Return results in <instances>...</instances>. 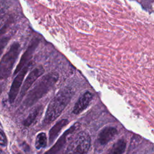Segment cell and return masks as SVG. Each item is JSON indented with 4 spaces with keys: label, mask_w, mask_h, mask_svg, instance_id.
Instances as JSON below:
<instances>
[{
    "label": "cell",
    "mask_w": 154,
    "mask_h": 154,
    "mask_svg": "<svg viewBox=\"0 0 154 154\" xmlns=\"http://www.w3.org/2000/svg\"><path fill=\"white\" fill-rule=\"evenodd\" d=\"M14 154H22V153H21L19 152H14Z\"/></svg>",
    "instance_id": "cell-18"
},
{
    "label": "cell",
    "mask_w": 154,
    "mask_h": 154,
    "mask_svg": "<svg viewBox=\"0 0 154 154\" xmlns=\"http://www.w3.org/2000/svg\"><path fill=\"white\" fill-rule=\"evenodd\" d=\"M7 144V140L4 134L0 132V145L5 146Z\"/></svg>",
    "instance_id": "cell-17"
},
{
    "label": "cell",
    "mask_w": 154,
    "mask_h": 154,
    "mask_svg": "<svg viewBox=\"0 0 154 154\" xmlns=\"http://www.w3.org/2000/svg\"><path fill=\"white\" fill-rule=\"evenodd\" d=\"M38 43H39V40L37 38H34L31 40L26 50L22 55L20 60V61L16 68L14 74L16 75V73H17L25 65H26L28 63V61H29L31 58H32L35 49L38 45Z\"/></svg>",
    "instance_id": "cell-8"
},
{
    "label": "cell",
    "mask_w": 154,
    "mask_h": 154,
    "mask_svg": "<svg viewBox=\"0 0 154 154\" xmlns=\"http://www.w3.org/2000/svg\"><path fill=\"white\" fill-rule=\"evenodd\" d=\"M91 145V138L85 132H79L71 141L62 154H87Z\"/></svg>",
    "instance_id": "cell-4"
},
{
    "label": "cell",
    "mask_w": 154,
    "mask_h": 154,
    "mask_svg": "<svg viewBox=\"0 0 154 154\" xmlns=\"http://www.w3.org/2000/svg\"><path fill=\"white\" fill-rule=\"evenodd\" d=\"M126 147L125 140L120 139L117 141L110 149L108 154H123Z\"/></svg>",
    "instance_id": "cell-12"
},
{
    "label": "cell",
    "mask_w": 154,
    "mask_h": 154,
    "mask_svg": "<svg viewBox=\"0 0 154 154\" xmlns=\"http://www.w3.org/2000/svg\"><path fill=\"white\" fill-rule=\"evenodd\" d=\"M6 11L4 9L0 10V27L2 25L6 19Z\"/></svg>",
    "instance_id": "cell-16"
},
{
    "label": "cell",
    "mask_w": 154,
    "mask_h": 154,
    "mask_svg": "<svg viewBox=\"0 0 154 154\" xmlns=\"http://www.w3.org/2000/svg\"><path fill=\"white\" fill-rule=\"evenodd\" d=\"M79 127V124L78 123H75L73 126L67 129L58 138V141L54 144V145L44 154H57Z\"/></svg>",
    "instance_id": "cell-6"
},
{
    "label": "cell",
    "mask_w": 154,
    "mask_h": 154,
    "mask_svg": "<svg viewBox=\"0 0 154 154\" xmlns=\"http://www.w3.org/2000/svg\"><path fill=\"white\" fill-rule=\"evenodd\" d=\"M117 134V130L112 126H106L103 128L98 134L97 143L100 146L107 144Z\"/></svg>",
    "instance_id": "cell-10"
},
{
    "label": "cell",
    "mask_w": 154,
    "mask_h": 154,
    "mask_svg": "<svg viewBox=\"0 0 154 154\" xmlns=\"http://www.w3.org/2000/svg\"><path fill=\"white\" fill-rule=\"evenodd\" d=\"M93 94L90 91H85L78 99L73 108L74 114H79L84 111L89 105L93 99Z\"/></svg>",
    "instance_id": "cell-9"
},
{
    "label": "cell",
    "mask_w": 154,
    "mask_h": 154,
    "mask_svg": "<svg viewBox=\"0 0 154 154\" xmlns=\"http://www.w3.org/2000/svg\"><path fill=\"white\" fill-rule=\"evenodd\" d=\"M4 27L0 30V56L2 54L3 50L5 48L6 45L7 44L10 36L7 34L6 28L7 26H4Z\"/></svg>",
    "instance_id": "cell-14"
},
{
    "label": "cell",
    "mask_w": 154,
    "mask_h": 154,
    "mask_svg": "<svg viewBox=\"0 0 154 154\" xmlns=\"http://www.w3.org/2000/svg\"><path fill=\"white\" fill-rule=\"evenodd\" d=\"M45 72V69L41 65L37 66L34 68L28 75L26 79L25 80L23 84L22 87L20 92V99L22 98L27 91L29 89L31 85L34 84V82Z\"/></svg>",
    "instance_id": "cell-7"
},
{
    "label": "cell",
    "mask_w": 154,
    "mask_h": 154,
    "mask_svg": "<svg viewBox=\"0 0 154 154\" xmlns=\"http://www.w3.org/2000/svg\"><path fill=\"white\" fill-rule=\"evenodd\" d=\"M20 51V44L14 42L4 54L0 61V79H5L10 76Z\"/></svg>",
    "instance_id": "cell-3"
},
{
    "label": "cell",
    "mask_w": 154,
    "mask_h": 154,
    "mask_svg": "<svg viewBox=\"0 0 154 154\" xmlns=\"http://www.w3.org/2000/svg\"><path fill=\"white\" fill-rule=\"evenodd\" d=\"M73 94L74 91L70 87L61 89L49 102L43 119V123L48 125L55 120L70 102Z\"/></svg>",
    "instance_id": "cell-1"
},
{
    "label": "cell",
    "mask_w": 154,
    "mask_h": 154,
    "mask_svg": "<svg viewBox=\"0 0 154 154\" xmlns=\"http://www.w3.org/2000/svg\"><path fill=\"white\" fill-rule=\"evenodd\" d=\"M69 123V120L66 119H62L58 122L52 128L50 129L49 132V143L51 144L57 138L58 134L61 132V129L66 126Z\"/></svg>",
    "instance_id": "cell-11"
},
{
    "label": "cell",
    "mask_w": 154,
    "mask_h": 154,
    "mask_svg": "<svg viewBox=\"0 0 154 154\" xmlns=\"http://www.w3.org/2000/svg\"><path fill=\"white\" fill-rule=\"evenodd\" d=\"M58 78V73L55 72L48 73L43 76L29 91L24 100L23 105L28 107L37 102L55 85Z\"/></svg>",
    "instance_id": "cell-2"
},
{
    "label": "cell",
    "mask_w": 154,
    "mask_h": 154,
    "mask_svg": "<svg viewBox=\"0 0 154 154\" xmlns=\"http://www.w3.org/2000/svg\"><path fill=\"white\" fill-rule=\"evenodd\" d=\"M31 65V63H28L25 65L19 72L17 76L14 79L8 94L9 101L11 103H13L19 93L20 88L22 85L24 77L25 76L28 69Z\"/></svg>",
    "instance_id": "cell-5"
},
{
    "label": "cell",
    "mask_w": 154,
    "mask_h": 154,
    "mask_svg": "<svg viewBox=\"0 0 154 154\" xmlns=\"http://www.w3.org/2000/svg\"><path fill=\"white\" fill-rule=\"evenodd\" d=\"M47 144V137L45 133L41 132L39 133L35 138V146L36 149H40L46 146Z\"/></svg>",
    "instance_id": "cell-15"
},
{
    "label": "cell",
    "mask_w": 154,
    "mask_h": 154,
    "mask_svg": "<svg viewBox=\"0 0 154 154\" xmlns=\"http://www.w3.org/2000/svg\"><path fill=\"white\" fill-rule=\"evenodd\" d=\"M0 154H2V150H1V149H0Z\"/></svg>",
    "instance_id": "cell-19"
},
{
    "label": "cell",
    "mask_w": 154,
    "mask_h": 154,
    "mask_svg": "<svg viewBox=\"0 0 154 154\" xmlns=\"http://www.w3.org/2000/svg\"><path fill=\"white\" fill-rule=\"evenodd\" d=\"M42 106H40L34 109L29 115L25 119V120L23 122V125L25 126H29L32 123H34V122L36 120L38 115L42 112Z\"/></svg>",
    "instance_id": "cell-13"
}]
</instances>
